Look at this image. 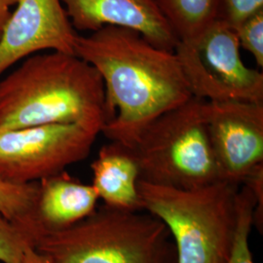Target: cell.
Returning a JSON list of instances; mask_svg holds the SVG:
<instances>
[{"mask_svg": "<svg viewBox=\"0 0 263 263\" xmlns=\"http://www.w3.org/2000/svg\"><path fill=\"white\" fill-rule=\"evenodd\" d=\"M74 53L104 82L101 134L129 148L155 118L192 97L175 52L153 45L136 30L107 26L78 34Z\"/></svg>", "mask_w": 263, "mask_h": 263, "instance_id": "6da1fadb", "label": "cell"}, {"mask_svg": "<svg viewBox=\"0 0 263 263\" xmlns=\"http://www.w3.org/2000/svg\"><path fill=\"white\" fill-rule=\"evenodd\" d=\"M50 124L103 130V79L76 54H33L0 80V130Z\"/></svg>", "mask_w": 263, "mask_h": 263, "instance_id": "7a4b0ae2", "label": "cell"}, {"mask_svg": "<svg viewBox=\"0 0 263 263\" xmlns=\"http://www.w3.org/2000/svg\"><path fill=\"white\" fill-rule=\"evenodd\" d=\"M33 248L49 263H178L158 217L105 205L74 226L43 230Z\"/></svg>", "mask_w": 263, "mask_h": 263, "instance_id": "3957f363", "label": "cell"}, {"mask_svg": "<svg viewBox=\"0 0 263 263\" xmlns=\"http://www.w3.org/2000/svg\"><path fill=\"white\" fill-rule=\"evenodd\" d=\"M239 186L226 180L190 189L138 182L143 211L168 227L178 263L226 262L235 232Z\"/></svg>", "mask_w": 263, "mask_h": 263, "instance_id": "277c9868", "label": "cell"}, {"mask_svg": "<svg viewBox=\"0 0 263 263\" xmlns=\"http://www.w3.org/2000/svg\"><path fill=\"white\" fill-rule=\"evenodd\" d=\"M131 149L144 181L190 189L221 180L208 130L206 100L191 97L162 113Z\"/></svg>", "mask_w": 263, "mask_h": 263, "instance_id": "5b68a950", "label": "cell"}, {"mask_svg": "<svg viewBox=\"0 0 263 263\" xmlns=\"http://www.w3.org/2000/svg\"><path fill=\"white\" fill-rule=\"evenodd\" d=\"M235 30L216 20L197 39L178 42L179 60L192 97L209 102L263 104V74L245 65Z\"/></svg>", "mask_w": 263, "mask_h": 263, "instance_id": "8992f818", "label": "cell"}, {"mask_svg": "<svg viewBox=\"0 0 263 263\" xmlns=\"http://www.w3.org/2000/svg\"><path fill=\"white\" fill-rule=\"evenodd\" d=\"M101 130L83 124H50L0 130V180L40 181L86 159Z\"/></svg>", "mask_w": 263, "mask_h": 263, "instance_id": "52a82bcc", "label": "cell"}, {"mask_svg": "<svg viewBox=\"0 0 263 263\" xmlns=\"http://www.w3.org/2000/svg\"><path fill=\"white\" fill-rule=\"evenodd\" d=\"M207 122L220 179L241 185L263 164V104L207 101Z\"/></svg>", "mask_w": 263, "mask_h": 263, "instance_id": "ba28073f", "label": "cell"}, {"mask_svg": "<svg viewBox=\"0 0 263 263\" xmlns=\"http://www.w3.org/2000/svg\"><path fill=\"white\" fill-rule=\"evenodd\" d=\"M0 39V77L41 51L74 53L78 33L62 0H18Z\"/></svg>", "mask_w": 263, "mask_h": 263, "instance_id": "9c48e42d", "label": "cell"}, {"mask_svg": "<svg viewBox=\"0 0 263 263\" xmlns=\"http://www.w3.org/2000/svg\"><path fill=\"white\" fill-rule=\"evenodd\" d=\"M76 30L112 26L138 31L157 47L174 52L178 44L154 0H62Z\"/></svg>", "mask_w": 263, "mask_h": 263, "instance_id": "30bf717a", "label": "cell"}, {"mask_svg": "<svg viewBox=\"0 0 263 263\" xmlns=\"http://www.w3.org/2000/svg\"><path fill=\"white\" fill-rule=\"evenodd\" d=\"M98 200L92 184H85L64 171L39 181L38 221L45 231L74 226L94 213Z\"/></svg>", "mask_w": 263, "mask_h": 263, "instance_id": "8fae6325", "label": "cell"}, {"mask_svg": "<svg viewBox=\"0 0 263 263\" xmlns=\"http://www.w3.org/2000/svg\"><path fill=\"white\" fill-rule=\"evenodd\" d=\"M91 169L92 185L105 206L131 212L143 211L138 188L140 169L131 148L110 141L101 147Z\"/></svg>", "mask_w": 263, "mask_h": 263, "instance_id": "7c38bea8", "label": "cell"}, {"mask_svg": "<svg viewBox=\"0 0 263 263\" xmlns=\"http://www.w3.org/2000/svg\"><path fill=\"white\" fill-rule=\"evenodd\" d=\"M179 42L197 39L217 18V0H154Z\"/></svg>", "mask_w": 263, "mask_h": 263, "instance_id": "4fadbf2b", "label": "cell"}, {"mask_svg": "<svg viewBox=\"0 0 263 263\" xmlns=\"http://www.w3.org/2000/svg\"><path fill=\"white\" fill-rule=\"evenodd\" d=\"M38 193L39 181L16 184L0 180V214L31 236L33 243L43 231L36 213Z\"/></svg>", "mask_w": 263, "mask_h": 263, "instance_id": "5bb4252c", "label": "cell"}, {"mask_svg": "<svg viewBox=\"0 0 263 263\" xmlns=\"http://www.w3.org/2000/svg\"><path fill=\"white\" fill-rule=\"evenodd\" d=\"M256 200L252 190L243 184L236 196V227L231 250L226 263H254L249 245L254 224Z\"/></svg>", "mask_w": 263, "mask_h": 263, "instance_id": "9a60e30c", "label": "cell"}, {"mask_svg": "<svg viewBox=\"0 0 263 263\" xmlns=\"http://www.w3.org/2000/svg\"><path fill=\"white\" fill-rule=\"evenodd\" d=\"M32 237L0 214V261L23 263L28 249L33 248Z\"/></svg>", "mask_w": 263, "mask_h": 263, "instance_id": "2e32d148", "label": "cell"}, {"mask_svg": "<svg viewBox=\"0 0 263 263\" xmlns=\"http://www.w3.org/2000/svg\"><path fill=\"white\" fill-rule=\"evenodd\" d=\"M240 48L254 57L257 66H263V10L234 29Z\"/></svg>", "mask_w": 263, "mask_h": 263, "instance_id": "e0dca14e", "label": "cell"}, {"mask_svg": "<svg viewBox=\"0 0 263 263\" xmlns=\"http://www.w3.org/2000/svg\"><path fill=\"white\" fill-rule=\"evenodd\" d=\"M263 10V0H217V18L235 29Z\"/></svg>", "mask_w": 263, "mask_h": 263, "instance_id": "ac0fdd59", "label": "cell"}, {"mask_svg": "<svg viewBox=\"0 0 263 263\" xmlns=\"http://www.w3.org/2000/svg\"><path fill=\"white\" fill-rule=\"evenodd\" d=\"M250 188L256 200L254 224L262 232L263 224V164L256 166L244 179L243 183Z\"/></svg>", "mask_w": 263, "mask_h": 263, "instance_id": "d6986e66", "label": "cell"}, {"mask_svg": "<svg viewBox=\"0 0 263 263\" xmlns=\"http://www.w3.org/2000/svg\"><path fill=\"white\" fill-rule=\"evenodd\" d=\"M18 0H0V39L11 17V8L16 5Z\"/></svg>", "mask_w": 263, "mask_h": 263, "instance_id": "ffe728a7", "label": "cell"}, {"mask_svg": "<svg viewBox=\"0 0 263 263\" xmlns=\"http://www.w3.org/2000/svg\"><path fill=\"white\" fill-rule=\"evenodd\" d=\"M23 263H49L47 261V259L41 255L40 254H38L37 252L34 250V248H30L28 249L27 254L25 255V258H24V261Z\"/></svg>", "mask_w": 263, "mask_h": 263, "instance_id": "44dd1931", "label": "cell"}]
</instances>
